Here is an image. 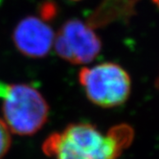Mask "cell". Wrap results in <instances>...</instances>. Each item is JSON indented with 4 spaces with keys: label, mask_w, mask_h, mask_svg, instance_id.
Returning a JSON list of instances; mask_svg holds the SVG:
<instances>
[{
    "label": "cell",
    "mask_w": 159,
    "mask_h": 159,
    "mask_svg": "<svg viewBox=\"0 0 159 159\" xmlns=\"http://www.w3.org/2000/svg\"><path fill=\"white\" fill-rule=\"evenodd\" d=\"M132 139V129L119 125L107 133L90 124H73L51 134L42 146L53 159H117Z\"/></svg>",
    "instance_id": "cell-1"
},
{
    "label": "cell",
    "mask_w": 159,
    "mask_h": 159,
    "mask_svg": "<svg viewBox=\"0 0 159 159\" xmlns=\"http://www.w3.org/2000/svg\"><path fill=\"white\" fill-rule=\"evenodd\" d=\"M49 107L42 95L29 84L7 85L3 96V121L18 135H32L46 123Z\"/></svg>",
    "instance_id": "cell-2"
},
{
    "label": "cell",
    "mask_w": 159,
    "mask_h": 159,
    "mask_svg": "<svg viewBox=\"0 0 159 159\" xmlns=\"http://www.w3.org/2000/svg\"><path fill=\"white\" fill-rule=\"evenodd\" d=\"M79 81L87 98L99 107L121 106L130 93L129 75L122 66L113 62L83 68L79 73Z\"/></svg>",
    "instance_id": "cell-3"
},
{
    "label": "cell",
    "mask_w": 159,
    "mask_h": 159,
    "mask_svg": "<svg viewBox=\"0 0 159 159\" xmlns=\"http://www.w3.org/2000/svg\"><path fill=\"white\" fill-rule=\"evenodd\" d=\"M56 53L73 64L92 61L99 55L102 42L94 30L80 19H69L55 35Z\"/></svg>",
    "instance_id": "cell-4"
},
{
    "label": "cell",
    "mask_w": 159,
    "mask_h": 159,
    "mask_svg": "<svg viewBox=\"0 0 159 159\" xmlns=\"http://www.w3.org/2000/svg\"><path fill=\"white\" fill-rule=\"evenodd\" d=\"M55 33L43 19L28 16L22 18L13 32L16 49L29 58L39 59L46 56L54 45Z\"/></svg>",
    "instance_id": "cell-5"
},
{
    "label": "cell",
    "mask_w": 159,
    "mask_h": 159,
    "mask_svg": "<svg viewBox=\"0 0 159 159\" xmlns=\"http://www.w3.org/2000/svg\"><path fill=\"white\" fill-rule=\"evenodd\" d=\"M11 130L3 119L0 118V159L8 152L11 146Z\"/></svg>",
    "instance_id": "cell-6"
},
{
    "label": "cell",
    "mask_w": 159,
    "mask_h": 159,
    "mask_svg": "<svg viewBox=\"0 0 159 159\" xmlns=\"http://www.w3.org/2000/svg\"><path fill=\"white\" fill-rule=\"evenodd\" d=\"M152 1H153V2L158 6V7H159V0H152Z\"/></svg>",
    "instance_id": "cell-7"
},
{
    "label": "cell",
    "mask_w": 159,
    "mask_h": 159,
    "mask_svg": "<svg viewBox=\"0 0 159 159\" xmlns=\"http://www.w3.org/2000/svg\"><path fill=\"white\" fill-rule=\"evenodd\" d=\"M157 85H158V87H159V78H158V81H157Z\"/></svg>",
    "instance_id": "cell-8"
},
{
    "label": "cell",
    "mask_w": 159,
    "mask_h": 159,
    "mask_svg": "<svg viewBox=\"0 0 159 159\" xmlns=\"http://www.w3.org/2000/svg\"><path fill=\"white\" fill-rule=\"evenodd\" d=\"M72 1H79V0H72Z\"/></svg>",
    "instance_id": "cell-9"
}]
</instances>
